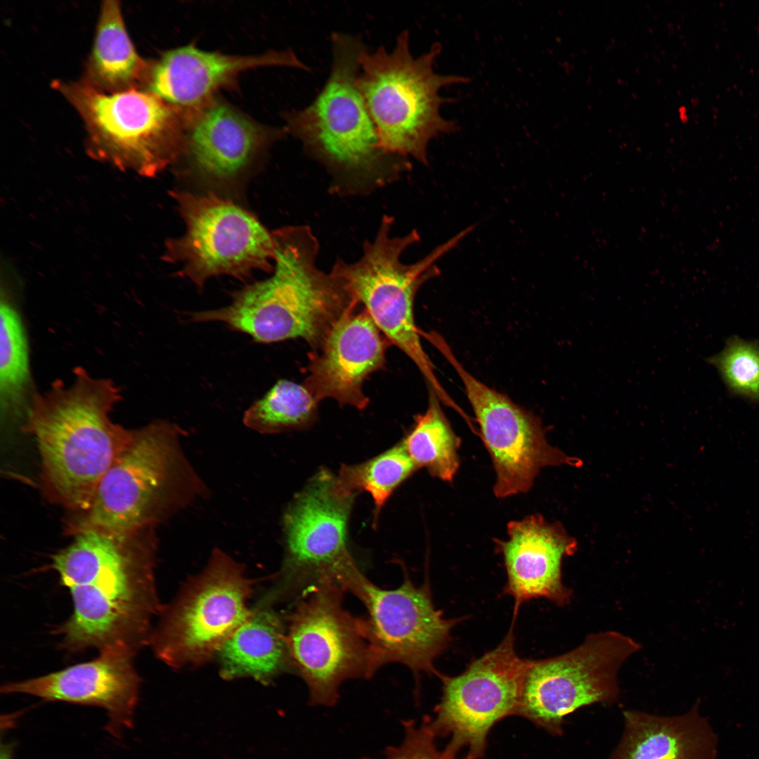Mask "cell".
<instances>
[{
  "mask_svg": "<svg viewBox=\"0 0 759 759\" xmlns=\"http://www.w3.org/2000/svg\"><path fill=\"white\" fill-rule=\"evenodd\" d=\"M330 75L304 109L286 113V131L332 176L342 194L366 193L410 169L408 158L383 151L375 124L356 86L358 57L366 48L358 36L332 34Z\"/></svg>",
  "mask_w": 759,
  "mask_h": 759,
  "instance_id": "obj_4",
  "label": "cell"
},
{
  "mask_svg": "<svg viewBox=\"0 0 759 759\" xmlns=\"http://www.w3.org/2000/svg\"><path fill=\"white\" fill-rule=\"evenodd\" d=\"M150 67L128 34L119 2L103 1L85 82L105 92L137 88L146 82Z\"/></svg>",
  "mask_w": 759,
  "mask_h": 759,
  "instance_id": "obj_24",
  "label": "cell"
},
{
  "mask_svg": "<svg viewBox=\"0 0 759 759\" xmlns=\"http://www.w3.org/2000/svg\"><path fill=\"white\" fill-rule=\"evenodd\" d=\"M710 361L732 392L759 401V346L756 344L733 337Z\"/></svg>",
  "mask_w": 759,
  "mask_h": 759,
  "instance_id": "obj_29",
  "label": "cell"
},
{
  "mask_svg": "<svg viewBox=\"0 0 759 759\" xmlns=\"http://www.w3.org/2000/svg\"><path fill=\"white\" fill-rule=\"evenodd\" d=\"M184 221V233L167 245V259L179 264L180 275L202 288L210 278L247 277L253 270H272L273 235L248 211L213 193L173 192Z\"/></svg>",
  "mask_w": 759,
  "mask_h": 759,
  "instance_id": "obj_13",
  "label": "cell"
},
{
  "mask_svg": "<svg viewBox=\"0 0 759 759\" xmlns=\"http://www.w3.org/2000/svg\"><path fill=\"white\" fill-rule=\"evenodd\" d=\"M266 66L309 70L292 51L238 56L189 44L164 53L150 65L145 83L147 91L186 116L214 98L219 90L235 84L242 72Z\"/></svg>",
  "mask_w": 759,
  "mask_h": 759,
  "instance_id": "obj_20",
  "label": "cell"
},
{
  "mask_svg": "<svg viewBox=\"0 0 759 759\" xmlns=\"http://www.w3.org/2000/svg\"><path fill=\"white\" fill-rule=\"evenodd\" d=\"M285 131L260 124L215 97L186 115L180 157L203 180L226 183L240 175Z\"/></svg>",
  "mask_w": 759,
  "mask_h": 759,
  "instance_id": "obj_19",
  "label": "cell"
},
{
  "mask_svg": "<svg viewBox=\"0 0 759 759\" xmlns=\"http://www.w3.org/2000/svg\"><path fill=\"white\" fill-rule=\"evenodd\" d=\"M155 528L84 531L53 555L51 566L73 604L72 615L58 629L64 649L135 656L149 643L152 618L160 609Z\"/></svg>",
  "mask_w": 759,
  "mask_h": 759,
  "instance_id": "obj_1",
  "label": "cell"
},
{
  "mask_svg": "<svg viewBox=\"0 0 759 759\" xmlns=\"http://www.w3.org/2000/svg\"><path fill=\"white\" fill-rule=\"evenodd\" d=\"M402 724L404 736L398 745L387 747L382 758L361 759H459L457 755L437 748L436 737L431 731L426 716L420 725L413 720H404ZM462 759L468 758L465 756Z\"/></svg>",
  "mask_w": 759,
  "mask_h": 759,
  "instance_id": "obj_30",
  "label": "cell"
},
{
  "mask_svg": "<svg viewBox=\"0 0 759 759\" xmlns=\"http://www.w3.org/2000/svg\"><path fill=\"white\" fill-rule=\"evenodd\" d=\"M318 403L304 383L280 379L246 410L243 422L264 434L303 429L315 422Z\"/></svg>",
  "mask_w": 759,
  "mask_h": 759,
  "instance_id": "obj_27",
  "label": "cell"
},
{
  "mask_svg": "<svg viewBox=\"0 0 759 759\" xmlns=\"http://www.w3.org/2000/svg\"><path fill=\"white\" fill-rule=\"evenodd\" d=\"M640 649L631 637L606 631L588 635L559 656L529 660L515 715L562 736L567 716L585 706L616 701L618 671Z\"/></svg>",
  "mask_w": 759,
  "mask_h": 759,
  "instance_id": "obj_12",
  "label": "cell"
},
{
  "mask_svg": "<svg viewBox=\"0 0 759 759\" xmlns=\"http://www.w3.org/2000/svg\"><path fill=\"white\" fill-rule=\"evenodd\" d=\"M367 618H358L377 671L387 663L407 666L417 676L429 673L439 676L435 659L450 641V631L460 618L446 619L436 610L428 587H416L406 577L397 588L384 590L370 580L360 599Z\"/></svg>",
  "mask_w": 759,
  "mask_h": 759,
  "instance_id": "obj_16",
  "label": "cell"
},
{
  "mask_svg": "<svg viewBox=\"0 0 759 759\" xmlns=\"http://www.w3.org/2000/svg\"><path fill=\"white\" fill-rule=\"evenodd\" d=\"M358 305L340 317L320 346L309 355L304 384L319 402L332 398L341 406L363 410L369 402L363 384L383 369L390 342L365 309L356 311Z\"/></svg>",
  "mask_w": 759,
  "mask_h": 759,
  "instance_id": "obj_18",
  "label": "cell"
},
{
  "mask_svg": "<svg viewBox=\"0 0 759 759\" xmlns=\"http://www.w3.org/2000/svg\"><path fill=\"white\" fill-rule=\"evenodd\" d=\"M529 660L515 651L513 630L492 651L455 677L440 675L442 696L429 726L437 737L450 739L444 750L457 755L467 748L468 759H481L493 727L515 715Z\"/></svg>",
  "mask_w": 759,
  "mask_h": 759,
  "instance_id": "obj_14",
  "label": "cell"
},
{
  "mask_svg": "<svg viewBox=\"0 0 759 759\" xmlns=\"http://www.w3.org/2000/svg\"><path fill=\"white\" fill-rule=\"evenodd\" d=\"M344 592L336 584L320 583L298 600L289 618L292 668L306 683L312 706H333L344 681L376 673L358 618L343 607Z\"/></svg>",
  "mask_w": 759,
  "mask_h": 759,
  "instance_id": "obj_11",
  "label": "cell"
},
{
  "mask_svg": "<svg viewBox=\"0 0 759 759\" xmlns=\"http://www.w3.org/2000/svg\"><path fill=\"white\" fill-rule=\"evenodd\" d=\"M71 383L37 394L25 420L40 453L42 489L52 502L79 513L130 439L110 413L122 399L110 379L77 368Z\"/></svg>",
  "mask_w": 759,
  "mask_h": 759,
  "instance_id": "obj_2",
  "label": "cell"
},
{
  "mask_svg": "<svg viewBox=\"0 0 759 759\" xmlns=\"http://www.w3.org/2000/svg\"><path fill=\"white\" fill-rule=\"evenodd\" d=\"M441 46L436 43L415 57L410 35L403 30L391 51L384 46L358 57L356 86L375 124L380 148L385 153L413 157L428 164L431 141L456 131V124L441 114L449 101L440 94L443 87L466 83V77L441 74L434 69Z\"/></svg>",
  "mask_w": 759,
  "mask_h": 759,
  "instance_id": "obj_6",
  "label": "cell"
},
{
  "mask_svg": "<svg viewBox=\"0 0 759 759\" xmlns=\"http://www.w3.org/2000/svg\"><path fill=\"white\" fill-rule=\"evenodd\" d=\"M53 84L81 115L100 157L146 175L180 157L185 117L151 92H105L85 82Z\"/></svg>",
  "mask_w": 759,
  "mask_h": 759,
  "instance_id": "obj_9",
  "label": "cell"
},
{
  "mask_svg": "<svg viewBox=\"0 0 759 759\" xmlns=\"http://www.w3.org/2000/svg\"><path fill=\"white\" fill-rule=\"evenodd\" d=\"M393 224L394 218L384 215L374 238L365 241L360 258L353 262L338 259L330 273L351 298L363 306L390 344L413 361L441 403L458 410L459 406L440 384L422 348L413 306L419 289L439 275L436 262L475 226L466 228L420 260L408 264L402 261V255L420 240V235L413 230L404 235L394 236Z\"/></svg>",
  "mask_w": 759,
  "mask_h": 759,
  "instance_id": "obj_7",
  "label": "cell"
},
{
  "mask_svg": "<svg viewBox=\"0 0 759 759\" xmlns=\"http://www.w3.org/2000/svg\"><path fill=\"white\" fill-rule=\"evenodd\" d=\"M273 237V274L235 292L223 308L187 313L194 323L221 322L255 342L301 338L316 351L333 325L356 302L317 265L319 242L310 227L289 226Z\"/></svg>",
  "mask_w": 759,
  "mask_h": 759,
  "instance_id": "obj_3",
  "label": "cell"
},
{
  "mask_svg": "<svg viewBox=\"0 0 759 759\" xmlns=\"http://www.w3.org/2000/svg\"><path fill=\"white\" fill-rule=\"evenodd\" d=\"M0 408L6 420H26L37 394L33 389L28 341L23 322L8 292L0 303Z\"/></svg>",
  "mask_w": 759,
  "mask_h": 759,
  "instance_id": "obj_25",
  "label": "cell"
},
{
  "mask_svg": "<svg viewBox=\"0 0 759 759\" xmlns=\"http://www.w3.org/2000/svg\"><path fill=\"white\" fill-rule=\"evenodd\" d=\"M428 340L462 382L493 462L496 497L502 498L528 491L543 467L580 465L579 459L568 456L548 443L539 417L472 375L441 335L432 332Z\"/></svg>",
  "mask_w": 759,
  "mask_h": 759,
  "instance_id": "obj_15",
  "label": "cell"
},
{
  "mask_svg": "<svg viewBox=\"0 0 759 759\" xmlns=\"http://www.w3.org/2000/svg\"><path fill=\"white\" fill-rule=\"evenodd\" d=\"M435 393L429 389L426 411L401 441L418 468L446 481H451L459 467L460 439L455 434Z\"/></svg>",
  "mask_w": 759,
  "mask_h": 759,
  "instance_id": "obj_26",
  "label": "cell"
},
{
  "mask_svg": "<svg viewBox=\"0 0 759 759\" xmlns=\"http://www.w3.org/2000/svg\"><path fill=\"white\" fill-rule=\"evenodd\" d=\"M699 705L673 716L624 710L622 735L609 759H716L718 737Z\"/></svg>",
  "mask_w": 759,
  "mask_h": 759,
  "instance_id": "obj_22",
  "label": "cell"
},
{
  "mask_svg": "<svg viewBox=\"0 0 759 759\" xmlns=\"http://www.w3.org/2000/svg\"><path fill=\"white\" fill-rule=\"evenodd\" d=\"M183 433L174 423L163 420L131 430L88 508L65 523L66 533L155 527L206 495L205 484L183 449Z\"/></svg>",
  "mask_w": 759,
  "mask_h": 759,
  "instance_id": "obj_5",
  "label": "cell"
},
{
  "mask_svg": "<svg viewBox=\"0 0 759 759\" xmlns=\"http://www.w3.org/2000/svg\"><path fill=\"white\" fill-rule=\"evenodd\" d=\"M134 657L123 651H100L89 661L37 677L8 682L0 691L102 708L107 717L106 732L118 739L134 725L141 680Z\"/></svg>",
  "mask_w": 759,
  "mask_h": 759,
  "instance_id": "obj_17",
  "label": "cell"
},
{
  "mask_svg": "<svg viewBox=\"0 0 759 759\" xmlns=\"http://www.w3.org/2000/svg\"><path fill=\"white\" fill-rule=\"evenodd\" d=\"M417 469L401 441L368 461L343 465L337 476L349 490L370 493L377 517L393 492Z\"/></svg>",
  "mask_w": 759,
  "mask_h": 759,
  "instance_id": "obj_28",
  "label": "cell"
},
{
  "mask_svg": "<svg viewBox=\"0 0 759 759\" xmlns=\"http://www.w3.org/2000/svg\"><path fill=\"white\" fill-rule=\"evenodd\" d=\"M357 494L327 469L309 479L285 511V557L263 603L299 600L325 582L360 597L368 579L357 566L348 543L349 521Z\"/></svg>",
  "mask_w": 759,
  "mask_h": 759,
  "instance_id": "obj_8",
  "label": "cell"
},
{
  "mask_svg": "<svg viewBox=\"0 0 759 759\" xmlns=\"http://www.w3.org/2000/svg\"><path fill=\"white\" fill-rule=\"evenodd\" d=\"M507 533V540L497 541V550L507 576L504 592L514 599L515 612L533 598L567 604L572 591L562 583V563L576 550V540L560 524L549 523L540 514L510 521Z\"/></svg>",
  "mask_w": 759,
  "mask_h": 759,
  "instance_id": "obj_21",
  "label": "cell"
},
{
  "mask_svg": "<svg viewBox=\"0 0 759 759\" xmlns=\"http://www.w3.org/2000/svg\"><path fill=\"white\" fill-rule=\"evenodd\" d=\"M218 654L221 675L226 680L250 677L268 684L293 669L283 621L263 604L251 611Z\"/></svg>",
  "mask_w": 759,
  "mask_h": 759,
  "instance_id": "obj_23",
  "label": "cell"
},
{
  "mask_svg": "<svg viewBox=\"0 0 759 759\" xmlns=\"http://www.w3.org/2000/svg\"><path fill=\"white\" fill-rule=\"evenodd\" d=\"M252 581L242 564L215 550L206 567L162 612L149 643L158 659L180 668L219 653L251 614Z\"/></svg>",
  "mask_w": 759,
  "mask_h": 759,
  "instance_id": "obj_10",
  "label": "cell"
}]
</instances>
